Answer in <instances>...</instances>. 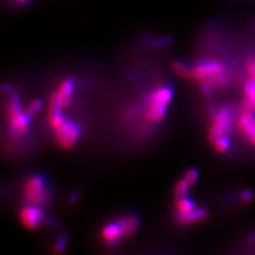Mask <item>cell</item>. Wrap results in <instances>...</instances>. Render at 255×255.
Returning <instances> with one entry per match:
<instances>
[{"instance_id":"6da1fadb","label":"cell","mask_w":255,"mask_h":255,"mask_svg":"<svg viewBox=\"0 0 255 255\" xmlns=\"http://www.w3.org/2000/svg\"><path fill=\"white\" fill-rule=\"evenodd\" d=\"M6 92L5 121L7 128L8 153L28 152L34 145L30 130V119L21 104L18 94L9 85L3 88Z\"/></svg>"},{"instance_id":"7a4b0ae2","label":"cell","mask_w":255,"mask_h":255,"mask_svg":"<svg viewBox=\"0 0 255 255\" xmlns=\"http://www.w3.org/2000/svg\"><path fill=\"white\" fill-rule=\"evenodd\" d=\"M191 67L192 80L198 82L206 98H211L213 92L224 87L228 82L227 68L218 59H201Z\"/></svg>"},{"instance_id":"3957f363","label":"cell","mask_w":255,"mask_h":255,"mask_svg":"<svg viewBox=\"0 0 255 255\" xmlns=\"http://www.w3.org/2000/svg\"><path fill=\"white\" fill-rule=\"evenodd\" d=\"M53 187L43 174L27 175L20 186V197L24 204L46 209L53 202Z\"/></svg>"},{"instance_id":"277c9868","label":"cell","mask_w":255,"mask_h":255,"mask_svg":"<svg viewBox=\"0 0 255 255\" xmlns=\"http://www.w3.org/2000/svg\"><path fill=\"white\" fill-rule=\"evenodd\" d=\"M18 218L21 224L30 231H35L41 225L54 226V221L46 216V209L30 204H24L18 211Z\"/></svg>"},{"instance_id":"5b68a950","label":"cell","mask_w":255,"mask_h":255,"mask_svg":"<svg viewBox=\"0 0 255 255\" xmlns=\"http://www.w3.org/2000/svg\"><path fill=\"white\" fill-rule=\"evenodd\" d=\"M235 124V112L229 106H222L212 116L209 129L210 141L223 135H228Z\"/></svg>"},{"instance_id":"8992f818","label":"cell","mask_w":255,"mask_h":255,"mask_svg":"<svg viewBox=\"0 0 255 255\" xmlns=\"http://www.w3.org/2000/svg\"><path fill=\"white\" fill-rule=\"evenodd\" d=\"M100 239L107 247L118 246L125 240L122 229L119 225L118 219L112 220L104 224L101 228Z\"/></svg>"},{"instance_id":"52a82bcc","label":"cell","mask_w":255,"mask_h":255,"mask_svg":"<svg viewBox=\"0 0 255 255\" xmlns=\"http://www.w3.org/2000/svg\"><path fill=\"white\" fill-rule=\"evenodd\" d=\"M237 126L247 140L255 146V114L243 110L237 120Z\"/></svg>"},{"instance_id":"ba28073f","label":"cell","mask_w":255,"mask_h":255,"mask_svg":"<svg viewBox=\"0 0 255 255\" xmlns=\"http://www.w3.org/2000/svg\"><path fill=\"white\" fill-rule=\"evenodd\" d=\"M125 240L134 237L140 227V218L135 212H128L117 218Z\"/></svg>"},{"instance_id":"9c48e42d","label":"cell","mask_w":255,"mask_h":255,"mask_svg":"<svg viewBox=\"0 0 255 255\" xmlns=\"http://www.w3.org/2000/svg\"><path fill=\"white\" fill-rule=\"evenodd\" d=\"M208 210L204 207H198L188 214L174 215V219L176 223L181 226H189L204 221L208 218Z\"/></svg>"},{"instance_id":"30bf717a","label":"cell","mask_w":255,"mask_h":255,"mask_svg":"<svg viewBox=\"0 0 255 255\" xmlns=\"http://www.w3.org/2000/svg\"><path fill=\"white\" fill-rule=\"evenodd\" d=\"M197 202L190 198L189 195L175 200L174 205V215H184L198 208Z\"/></svg>"},{"instance_id":"8fae6325","label":"cell","mask_w":255,"mask_h":255,"mask_svg":"<svg viewBox=\"0 0 255 255\" xmlns=\"http://www.w3.org/2000/svg\"><path fill=\"white\" fill-rule=\"evenodd\" d=\"M173 73L183 80H192V67L182 61H174L171 64Z\"/></svg>"},{"instance_id":"7c38bea8","label":"cell","mask_w":255,"mask_h":255,"mask_svg":"<svg viewBox=\"0 0 255 255\" xmlns=\"http://www.w3.org/2000/svg\"><path fill=\"white\" fill-rule=\"evenodd\" d=\"M212 144L214 148L216 149V151H218L221 154H224L230 150L232 146V141L228 135H223V136H219L214 139L212 141Z\"/></svg>"},{"instance_id":"4fadbf2b","label":"cell","mask_w":255,"mask_h":255,"mask_svg":"<svg viewBox=\"0 0 255 255\" xmlns=\"http://www.w3.org/2000/svg\"><path fill=\"white\" fill-rule=\"evenodd\" d=\"M192 186L183 178L175 183L173 189L174 200L180 199L189 195V190Z\"/></svg>"},{"instance_id":"5bb4252c","label":"cell","mask_w":255,"mask_h":255,"mask_svg":"<svg viewBox=\"0 0 255 255\" xmlns=\"http://www.w3.org/2000/svg\"><path fill=\"white\" fill-rule=\"evenodd\" d=\"M243 93L245 100L255 104V81L248 80L243 86Z\"/></svg>"},{"instance_id":"9a60e30c","label":"cell","mask_w":255,"mask_h":255,"mask_svg":"<svg viewBox=\"0 0 255 255\" xmlns=\"http://www.w3.org/2000/svg\"><path fill=\"white\" fill-rule=\"evenodd\" d=\"M182 178L188 182L191 186H194L199 180V171L196 168H190L183 174Z\"/></svg>"},{"instance_id":"2e32d148","label":"cell","mask_w":255,"mask_h":255,"mask_svg":"<svg viewBox=\"0 0 255 255\" xmlns=\"http://www.w3.org/2000/svg\"><path fill=\"white\" fill-rule=\"evenodd\" d=\"M239 200L243 203H250L255 199V193L250 189H244L239 193Z\"/></svg>"},{"instance_id":"e0dca14e","label":"cell","mask_w":255,"mask_h":255,"mask_svg":"<svg viewBox=\"0 0 255 255\" xmlns=\"http://www.w3.org/2000/svg\"><path fill=\"white\" fill-rule=\"evenodd\" d=\"M66 242H67V238H66V237H60V238L57 240V242L55 243L54 246H53L55 253H61V252H63V250L66 247Z\"/></svg>"},{"instance_id":"ac0fdd59","label":"cell","mask_w":255,"mask_h":255,"mask_svg":"<svg viewBox=\"0 0 255 255\" xmlns=\"http://www.w3.org/2000/svg\"><path fill=\"white\" fill-rule=\"evenodd\" d=\"M249 243L250 244H254L255 243V234H252L249 237Z\"/></svg>"},{"instance_id":"d6986e66","label":"cell","mask_w":255,"mask_h":255,"mask_svg":"<svg viewBox=\"0 0 255 255\" xmlns=\"http://www.w3.org/2000/svg\"><path fill=\"white\" fill-rule=\"evenodd\" d=\"M29 0H15V2L20 3V4H24V3H27Z\"/></svg>"}]
</instances>
